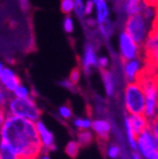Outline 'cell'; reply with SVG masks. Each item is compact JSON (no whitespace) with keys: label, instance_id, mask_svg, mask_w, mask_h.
<instances>
[{"label":"cell","instance_id":"6da1fadb","mask_svg":"<svg viewBox=\"0 0 158 159\" xmlns=\"http://www.w3.org/2000/svg\"><path fill=\"white\" fill-rule=\"evenodd\" d=\"M0 139L22 159H38L43 149L35 123L11 115L6 117L0 127Z\"/></svg>","mask_w":158,"mask_h":159},{"label":"cell","instance_id":"7a4b0ae2","mask_svg":"<svg viewBox=\"0 0 158 159\" xmlns=\"http://www.w3.org/2000/svg\"><path fill=\"white\" fill-rule=\"evenodd\" d=\"M7 105L11 116L27 119L32 123L40 120L41 109L31 97H28V98L12 97V98H9Z\"/></svg>","mask_w":158,"mask_h":159},{"label":"cell","instance_id":"3957f363","mask_svg":"<svg viewBox=\"0 0 158 159\" xmlns=\"http://www.w3.org/2000/svg\"><path fill=\"white\" fill-rule=\"evenodd\" d=\"M126 111L129 115H144L145 97L143 87L139 82L128 83L124 93Z\"/></svg>","mask_w":158,"mask_h":159},{"label":"cell","instance_id":"277c9868","mask_svg":"<svg viewBox=\"0 0 158 159\" xmlns=\"http://www.w3.org/2000/svg\"><path fill=\"white\" fill-rule=\"evenodd\" d=\"M148 20L145 19L142 13L129 16L125 23V33L137 44L139 50L145 43L146 37L148 34Z\"/></svg>","mask_w":158,"mask_h":159},{"label":"cell","instance_id":"5b68a950","mask_svg":"<svg viewBox=\"0 0 158 159\" xmlns=\"http://www.w3.org/2000/svg\"><path fill=\"white\" fill-rule=\"evenodd\" d=\"M136 152L143 159H158V137L146 129L136 137Z\"/></svg>","mask_w":158,"mask_h":159},{"label":"cell","instance_id":"8992f818","mask_svg":"<svg viewBox=\"0 0 158 159\" xmlns=\"http://www.w3.org/2000/svg\"><path fill=\"white\" fill-rule=\"evenodd\" d=\"M119 49H121V55L122 59H123V62H127V61L139 57L141 50L125 32L122 33L121 37H119Z\"/></svg>","mask_w":158,"mask_h":159},{"label":"cell","instance_id":"52a82bcc","mask_svg":"<svg viewBox=\"0 0 158 159\" xmlns=\"http://www.w3.org/2000/svg\"><path fill=\"white\" fill-rule=\"evenodd\" d=\"M35 129H37L38 136H39L40 142H41L42 148L44 149H52L55 148V144H54V135L52 134V132L48 128L44 125V123L41 122V120H38L35 123Z\"/></svg>","mask_w":158,"mask_h":159},{"label":"cell","instance_id":"ba28073f","mask_svg":"<svg viewBox=\"0 0 158 159\" xmlns=\"http://www.w3.org/2000/svg\"><path fill=\"white\" fill-rule=\"evenodd\" d=\"M0 84L5 87L8 92H13L20 85V79L7 67H2L0 71Z\"/></svg>","mask_w":158,"mask_h":159},{"label":"cell","instance_id":"9c48e42d","mask_svg":"<svg viewBox=\"0 0 158 159\" xmlns=\"http://www.w3.org/2000/svg\"><path fill=\"white\" fill-rule=\"evenodd\" d=\"M142 63L138 59L131 60L127 62H124V73H125L126 80L128 83L136 82V80L142 72Z\"/></svg>","mask_w":158,"mask_h":159},{"label":"cell","instance_id":"30bf717a","mask_svg":"<svg viewBox=\"0 0 158 159\" xmlns=\"http://www.w3.org/2000/svg\"><path fill=\"white\" fill-rule=\"evenodd\" d=\"M91 128L99 138L107 140L111 134V123L106 119H95L92 122Z\"/></svg>","mask_w":158,"mask_h":159},{"label":"cell","instance_id":"8fae6325","mask_svg":"<svg viewBox=\"0 0 158 159\" xmlns=\"http://www.w3.org/2000/svg\"><path fill=\"white\" fill-rule=\"evenodd\" d=\"M129 123L131 126L133 128L135 135H139L141 133H143L144 130L149 128V119L145 116V115H129L128 116Z\"/></svg>","mask_w":158,"mask_h":159},{"label":"cell","instance_id":"7c38bea8","mask_svg":"<svg viewBox=\"0 0 158 159\" xmlns=\"http://www.w3.org/2000/svg\"><path fill=\"white\" fill-rule=\"evenodd\" d=\"M97 64V59L95 57V51L94 48L91 44H87L85 47V52H84L83 57V69L86 73H89L90 67L93 65Z\"/></svg>","mask_w":158,"mask_h":159},{"label":"cell","instance_id":"4fadbf2b","mask_svg":"<svg viewBox=\"0 0 158 159\" xmlns=\"http://www.w3.org/2000/svg\"><path fill=\"white\" fill-rule=\"evenodd\" d=\"M102 79H103L104 87H105V92L109 96H113L115 93V82H114L113 74L109 72V70L104 69L102 70Z\"/></svg>","mask_w":158,"mask_h":159},{"label":"cell","instance_id":"5bb4252c","mask_svg":"<svg viewBox=\"0 0 158 159\" xmlns=\"http://www.w3.org/2000/svg\"><path fill=\"white\" fill-rule=\"evenodd\" d=\"M93 5L96 6V11H97V22L102 23L103 21L107 20L109 17V8L105 2V0H92Z\"/></svg>","mask_w":158,"mask_h":159},{"label":"cell","instance_id":"9a60e30c","mask_svg":"<svg viewBox=\"0 0 158 159\" xmlns=\"http://www.w3.org/2000/svg\"><path fill=\"white\" fill-rule=\"evenodd\" d=\"M0 159H22L7 143L0 139Z\"/></svg>","mask_w":158,"mask_h":159},{"label":"cell","instance_id":"2e32d148","mask_svg":"<svg viewBox=\"0 0 158 159\" xmlns=\"http://www.w3.org/2000/svg\"><path fill=\"white\" fill-rule=\"evenodd\" d=\"M124 127H125V135L126 138H127V143H128L129 147L136 152V137L137 136L135 135L133 128H132L128 116L125 117V119H124Z\"/></svg>","mask_w":158,"mask_h":159},{"label":"cell","instance_id":"e0dca14e","mask_svg":"<svg viewBox=\"0 0 158 159\" xmlns=\"http://www.w3.org/2000/svg\"><path fill=\"white\" fill-rule=\"evenodd\" d=\"M92 139H93V133L91 130H79L77 133V143L80 147L87 146L91 144Z\"/></svg>","mask_w":158,"mask_h":159},{"label":"cell","instance_id":"ac0fdd59","mask_svg":"<svg viewBox=\"0 0 158 159\" xmlns=\"http://www.w3.org/2000/svg\"><path fill=\"white\" fill-rule=\"evenodd\" d=\"M80 152V146L77 143V140H71L67 143V147H65V154L70 156L71 158H75Z\"/></svg>","mask_w":158,"mask_h":159},{"label":"cell","instance_id":"d6986e66","mask_svg":"<svg viewBox=\"0 0 158 159\" xmlns=\"http://www.w3.org/2000/svg\"><path fill=\"white\" fill-rule=\"evenodd\" d=\"M73 124L79 130H90L92 120L90 118H77L73 120Z\"/></svg>","mask_w":158,"mask_h":159},{"label":"cell","instance_id":"ffe728a7","mask_svg":"<svg viewBox=\"0 0 158 159\" xmlns=\"http://www.w3.org/2000/svg\"><path fill=\"white\" fill-rule=\"evenodd\" d=\"M99 27H100V31H101V33L103 34V37L109 38V35L112 34L113 25H111V22H109V20H105V21H103L102 23H99Z\"/></svg>","mask_w":158,"mask_h":159},{"label":"cell","instance_id":"44dd1931","mask_svg":"<svg viewBox=\"0 0 158 159\" xmlns=\"http://www.w3.org/2000/svg\"><path fill=\"white\" fill-rule=\"evenodd\" d=\"M122 154V149L118 145L116 144H112L109 146L107 148V156L109 157L111 159H116L121 156Z\"/></svg>","mask_w":158,"mask_h":159},{"label":"cell","instance_id":"7402d4cb","mask_svg":"<svg viewBox=\"0 0 158 159\" xmlns=\"http://www.w3.org/2000/svg\"><path fill=\"white\" fill-rule=\"evenodd\" d=\"M12 93H13V95H15V97H17V98H28V97H30L29 89L21 84H20Z\"/></svg>","mask_w":158,"mask_h":159},{"label":"cell","instance_id":"603a6c76","mask_svg":"<svg viewBox=\"0 0 158 159\" xmlns=\"http://www.w3.org/2000/svg\"><path fill=\"white\" fill-rule=\"evenodd\" d=\"M73 6H74V0H62L61 1L62 12L69 15L72 10H73Z\"/></svg>","mask_w":158,"mask_h":159},{"label":"cell","instance_id":"cb8c5ba5","mask_svg":"<svg viewBox=\"0 0 158 159\" xmlns=\"http://www.w3.org/2000/svg\"><path fill=\"white\" fill-rule=\"evenodd\" d=\"M59 114L62 118H64V119H70L72 117V115H73L72 114V109L70 108L69 106H67V105H62V106L60 107Z\"/></svg>","mask_w":158,"mask_h":159},{"label":"cell","instance_id":"d4e9b609","mask_svg":"<svg viewBox=\"0 0 158 159\" xmlns=\"http://www.w3.org/2000/svg\"><path fill=\"white\" fill-rule=\"evenodd\" d=\"M73 9L75 10L77 15L80 18H82L84 16V5L82 0H74V6H73Z\"/></svg>","mask_w":158,"mask_h":159},{"label":"cell","instance_id":"484cf974","mask_svg":"<svg viewBox=\"0 0 158 159\" xmlns=\"http://www.w3.org/2000/svg\"><path fill=\"white\" fill-rule=\"evenodd\" d=\"M80 76H81V71H80L77 67H75V69L72 70V72H71L70 77H69V81L72 83V84L74 85V84H77V83L79 82Z\"/></svg>","mask_w":158,"mask_h":159},{"label":"cell","instance_id":"4316f807","mask_svg":"<svg viewBox=\"0 0 158 159\" xmlns=\"http://www.w3.org/2000/svg\"><path fill=\"white\" fill-rule=\"evenodd\" d=\"M63 25H64V30L67 33L73 32V30H74V25H73V20H72L70 17L65 18L64 22H63Z\"/></svg>","mask_w":158,"mask_h":159},{"label":"cell","instance_id":"83f0119b","mask_svg":"<svg viewBox=\"0 0 158 159\" xmlns=\"http://www.w3.org/2000/svg\"><path fill=\"white\" fill-rule=\"evenodd\" d=\"M97 64L100 65V67H101L102 70L106 69L107 65H109V59L105 57H101L99 60H97Z\"/></svg>","mask_w":158,"mask_h":159},{"label":"cell","instance_id":"f1b7e54d","mask_svg":"<svg viewBox=\"0 0 158 159\" xmlns=\"http://www.w3.org/2000/svg\"><path fill=\"white\" fill-rule=\"evenodd\" d=\"M93 2L92 0H89L86 3H85V7H84V15H91L92 11H93Z\"/></svg>","mask_w":158,"mask_h":159},{"label":"cell","instance_id":"f546056e","mask_svg":"<svg viewBox=\"0 0 158 159\" xmlns=\"http://www.w3.org/2000/svg\"><path fill=\"white\" fill-rule=\"evenodd\" d=\"M143 3L145 7L157 9V0H143Z\"/></svg>","mask_w":158,"mask_h":159},{"label":"cell","instance_id":"4dcf8cb0","mask_svg":"<svg viewBox=\"0 0 158 159\" xmlns=\"http://www.w3.org/2000/svg\"><path fill=\"white\" fill-rule=\"evenodd\" d=\"M6 117H7V115H6V109H5V107H1V106H0V127H1V125H2L3 122H5Z\"/></svg>","mask_w":158,"mask_h":159},{"label":"cell","instance_id":"1f68e13d","mask_svg":"<svg viewBox=\"0 0 158 159\" xmlns=\"http://www.w3.org/2000/svg\"><path fill=\"white\" fill-rule=\"evenodd\" d=\"M20 7L23 11H27L30 7V3H29V0H20Z\"/></svg>","mask_w":158,"mask_h":159},{"label":"cell","instance_id":"d6a6232c","mask_svg":"<svg viewBox=\"0 0 158 159\" xmlns=\"http://www.w3.org/2000/svg\"><path fill=\"white\" fill-rule=\"evenodd\" d=\"M61 85H62V86L67 87V89H73V87H74V85L72 84V83L70 82L69 80H67V81H64V82H62Z\"/></svg>","mask_w":158,"mask_h":159},{"label":"cell","instance_id":"836d02e7","mask_svg":"<svg viewBox=\"0 0 158 159\" xmlns=\"http://www.w3.org/2000/svg\"><path fill=\"white\" fill-rule=\"evenodd\" d=\"M131 159H143V158H142V156L137 152H132Z\"/></svg>","mask_w":158,"mask_h":159},{"label":"cell","instance_id":"e575fe53","mask_svg":"<svg viewBox=\"0 0 158 159\" xmlns=\"http://www.w3.org/2000/svg\"><path fill=\"white\" fill-rule=\"evenodd\" d=\"M87 25H89V27H94V25H95V20L89 19L87 20Z\"/></svg>","mask_w":158,"mask_h":159},{"label":"cell","instance_id":"d590c367","mask_svg":"<svg viewBox=\"0 0 158 159\" xmlns=\"http://www.w3.org/2000/svg\"><path fill=\"white\" fill-rule=\"evenodd\" d=\"M38 159H51V158H50V157L48 156V155H42V156H40Z\"/></svg>","mask_w":158,"mask_h":159},{"label":"cell","instance_id":"8d00e7d4","mask_svg":"<svg viewBox=\"0 0 158 159\" xmlns=\"http://www.w3.org/2000/svg\"><path fill=\"white\" fill-rule=\"evenodd\" d=\"M2 67H3L2 64H1V62H0V71H1V69H2Z\"/></svg>","mask_w":158,"mask_h":159}]
</instances>
